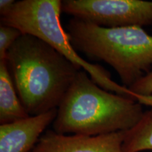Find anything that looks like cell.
Here are the masks:
<instances>
[{
	"instance_id": "obj_2",
	"label": "cell",
	"mask_w": 152,
	"mask_h": 152,
	"mask_svg": "<svg viewBox=\"0 0 152 152\" xmlns=\"http://www.w3.org/2000/svg\"><path fill=\"white\" fill-rule=\"evenodd\" d=\"M140 102L109 92L79 71L57 109L52 123L58 134L96 136L125 132L143 115Z\"/></svg>"
},
{
	"instance_id": "obj_1",
	"label": "cell",
	"mask_w": 152,
	"mask_h": 152,
	"mask_svg": "<svg viewBox=\"0 0 152 152\" xmlns=\"http://www.w3.org/2000/svg\"><path fill=\"white\" fill-rule=\"evenodd\" d=\"M18 97L30 116L58 109L79 71L49 44L23 33L6 57Z\"/></svg>"
},
{
	"instance_id": "obj_10",
	"label": "cell",
	"mask_w": 152,
	"mask_h": 152,
	"mask_svg": "<svg viewBox=\"0 0 152 152\" xmlns=\"http://www.w3.org/2000/svg\"><path fill=\"white\" fill-rule=\"evenodd\" d=\"M20 30L12 26L1 24L0 26V61L5 60L7 53L18 37L22 35Z\"/></svg>"
},
{
	"instance_id": "obj_5",
	"label": "cell",
	"mask_w": 152,
	"mask_h": 152,
	"mask_svg": "<svg viewBox=\"0 0 152 152\" xmlns=\"http://www.w3.org/2000/svg\"><path fill=\"white\" fill-rule=\"evenodd\" d=\"M62 11L100 27L115 28L152 23V1L143 0H66Z\"/></svg>"
},
{
	"instance_id": "obj_12",
	"label": "cell",
	"mask_w": 152,
	"mask_h": 152,
	"mask_svg": "<svg viewBox=\"0 0 152 152\" xmlns=\"http://www.w3.org/2000/svg\"><path fill=\"white\" fill-rule=\"evenodd\" d=\"M16 1L14 0H1L0 1V14L1 17L5 16L11 12L14 8Z\"/></svg>"
},
{
	"instance_id": "obj_8",
	"label": "cell",
	"mask_w": 152,
	"mask_h": 152,
	"mask_svg": "<svg viewBox=\"0 0 152 152\" xmlns=\"http://www.w3.org/2000/svg\"><path fill=\"white\" fill-rule=\"evenodd\" d=\"M30 115L18 97L7 61H0V123L7 124Z\"/></svg>"
},
{
	"instance_id": "obj_4",
	"label": "cell",
	"mask_w": 152,
	"mask_h": 152,
	"mask_svg": "<svg viewBox=\"0 0 152 152\" xmlns=\"http://www.w3.org/2000/svg\"><path fill=\"white\" fill-rule=\"evenodd\" d=\"M61 7L60 0L16 1L11 12L1 18V24L12 26L22 33L36 36L45 41L76 67L87 72L92 80L104 90L152 107V96L134 94L128 87L114 82L103 68L87 61L77 54L61 23Z\"/></svg>"
},
{
	"instance_id": "obj_11",
	"label": "cell",
	"mask_w": 152,
	"mask_h": 152,
	"mask_svg": "<svg viewBox=\"0 0 152 152\" xmlns=\"http://www.w3.org/2000/svg\"><path fill=\"white\" fill-rule=\"evenodd\" d=\"M134 94L141 96H152V71L144 74L134 85L129 87Z\"/></svg>"
},
{
	"instance_id": "obj_3",
	"label": "cell",
	"mask_w": 152,
	"mask_h": 152,
	"mask_svg": "<svg viewBox=\"0 0 152 152\" xmlns=\"http://www.w3.org/2000/svg\"><path fill=\"white\" fill-rule=\"evenodd\" d=\"M67 33L74 48L108 64L125 87L134 85L152 66V35L142 27L107 28L73 18Z\"/></svg>"
},
{
	"instance_id": "obj_6",
	"label": "cell",
	"mask_w": 152,
	"mask_h": 152,
	"mask_svg": "<svg viewBox=\"0 0 152 152\" xmlns=\"http://www.w3.org/2000/svg\"><path fill=\"white\" fill-rule=\"evenodd\" d=\"M125 132L96 136L58 134L47 130L30 152H124Z\"/></svg>"
},
{
	"instance_id": "obj_7",
	"label": "cell",
	"mask_w": 152,
	"mask_h": 152,
	"mask_svg": "<svg viewBox=\"0 0 152 152\" xmlns=\"http://www.w3.org/2000/svg\"><path fill=\"white\" fill-rule=\"evenodd\" d=\"M57 109L0 125V152H30L54 122Z\"/></svg>"
},
{
	"instance_id": "obj_9",
	"label": "cell",
	"mask_w": 152,
	"mask_h": 152,
	"mask_svg": "<svg viewBox=\"0 0 152 152\" xmlns=\"http://www.w3.org/2000/svg\"><path fill=\"white\" fill-rule=\"evenodd\" d=\"M124 152L152 151V109L144 112L140 121L125 132Z\"/></svg>"
}]
</instances>
